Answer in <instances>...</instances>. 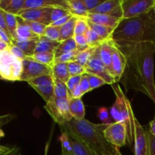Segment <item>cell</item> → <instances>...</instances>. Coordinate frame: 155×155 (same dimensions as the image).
Returning a JSON list of instances; mask_svg holds the SVG:
<instances>
[{
  "instance_id": "cell-40",
  "label": "cell",
  "mask_w": 155,
  "mask_h": 155,
  "mask_svg": "<svg viewBox=\"0 0 155 155\" xmlns=\"http://www.w3.org/2000/svg\"><path fill=\"white\" fill-rule=\"evenodd\" d=\"M78 53L79 51L75 50V51L62 54L60 57L56 58L54 60V63H70V62L75 61L76 56Z\"/></svg>"
},
{
  "instance_id": "cell-28",
  "label": "cell",
  "mask_w": 155,
  "mask_h": 155,
  "mask_svg": "<svg viewBox=\"0 0 155 155\" xmlns=\"http://www.w3.org/2000/svg\"><path fill=\"white\" fill-rule=\"evenodd\" d=\"M37 42L38 41L35 40H23L19 39L12 40V43L19 47L27 54V57H32L34 54Z\"/></svg>"
},
{
  "instance_id": "cell-14",
  "label": "cell",
  "mask_w": 155,
  "mask_h": 155,
  "mask_svg": "<svg viewBox=\"0 0 155 155\" xmlns=\"http://www.w3.org/2000/svg\"><path fill=\"white\" fill-rule=\"evenodd\" d=\"M61 133L68 135L74 155H96L75 133L64 126L60 127Z\"/></svg>"
},
{
  "instance_id": "cell-11",
  "label": "cell",
  "mask_w": 155,
  "mask_h": 155,
  "mask_svg": "<svg viewBox=\"0 0 155 155\" xmlns=\"http://www.w3.org/2000/svg\"><path fill=\"white\" fill-rule=\"evenodd\" d=\"M27 83L40 95L46 103L54 96V77L52 75L42 76L30 80Z\"/></svg>"
},
{
  "instance_id": "cell-31",
  "label": "cell",
  "mask_w": 155,
  "mask_h": 155,
  "mask_svg": "<svg viewBox=\"0 0 155 155\" xmlns=\"http://www.w3.org/2000/svg\"><path fill=\"white\" fill-rule=\"evenodd\" d=\"M6 24L8 30L12 36V40L17 38V28H18V17L15 15L8 14L5 12Z\"/></svg>"
},
{
  "instance_id": "cell-42",
  "label": "cell",
  "mask_w": 155,
  "mask_h": 155,
  "mask_svg": "<svg viewBox=\"0 0 155 155\" xmlns=\"http://www.w3.org/2000/svg\"><path fill=\"white\" fill-rule=\"evenodd\" d=\"M87 74L89 85H90L91 90H93L94 89H96V88L100 87V86L106 84L105 82L102 79L100 78V77L95 75H92V74Z\"/></svg>"
},
{
  "instance_id": "cell-32",
  "label": "cell",
  "mask_w": 155,
  "mask_h": 155,
  "mask_svg": "<svg viewBox=\"0 0 155 155\" xmlns=\"http://www.w3.org/2000/svg\"><path fill=\"white\" fill-rule=\"evenodd\" d=\"M96 48L97 47H95V48L89 47V48L84 50V51H79V53L76 56L75 61L85 68L88 64V62H89V61L92 58V56L93 55L94 52L96 50Z\"/></svg>"
},
{
  "instance_id": "cell-30",
  "label": "cell",
  "mask_w": 155,
  "mask_h": 155,
  "mask_svg": "<svg viewBox=\"0 0 155 155\" xmlns=\"http://www.w3.org/2000/svg\"><path fill=\"white\" fill-rule=\"evenodd\" d=\"M54 95L59 98L69 99V90L66 83L54 77Z\"/></svg>"
},
{
  "instance_id": "cell-44",
  "label": "cell",
  "mask_w": 155,
  "mask_h": 155,
  "mask_svg": "<svg viewBox=\"0 0 155 155\" xmlns=\"http://www.w3.org/2000/svg\"><path fill=\"white\" fill-rule=\"evenodd\" d=\"M8 49L10 50L11 52H12V54L15 56V57H17L18 58H19L20 60L23 61V60H24L25 58H27V54H26L25 53H24V51H23L22 50L19 48V47H18L17 45H14L13 43H12V45H9Z\"/></svg>"
},
{
  "instance_id": "cell-39",
  "label": "cell",
  "mask_w": 155,
  "mask_h": 155,
  "mask_svg": "<svg viewBox=\"0 0 155 155\" xmlns=\"http://www.w3.org/2000/svg\"><path fill=\"white\" fill-rule=\"evenodd\" d=\"M26 22L27 23L30 27L31 28L32 31L35 33L36 35H37L38 36H43L45 35V29H46L47 26L45 24H40V23L35 22V21H27L25 20Z\"/></svg>"
},
{
  "instance_id": "cell-38",
  "label": "cell",
  "mask_w": 155,
  "mask_h": 155,
  "mask_svg": "<svg viewBox=\"0 0 155 155\" xmlns=\"http://www.w3.org/2000/svg\"><path fill=\"white\" fill-rule=\"evenodd\" d=\"M89 28V25H88V21L86 18H77V21L75 26V36L85 35Z\"/></svg>"
},
{
  "instance_id": "cell-25",
  "label": "cell",
  "mask_w": 155,
  "mask_h": 155,
  "mask_svg": "<svg viewBox=\"0 0 155 155\" xmlns=\"http://www.w3.org/2000/svg\"><path fill=\"white\" fill-rule=\"evenodd\" d=\"M51 69L53 77L64 83H66L71 77L68 70V63H54Z\"/></svg>"
},
{
  "instance_id": "cell-46",
  "label": "cell",
  "mask_w": 155,
  "mask_h": 155,
  "mask_svg": "<svg viewBox=\"0 0 155 155\" xmlns=\"http://www.w3.org/2000/svg\"><path fill=\"white\" fill-rule=\"evenodd\" d=\"M80 89H81V91H82V92H83V95H84L85 93H86V92L92 91L91 90L90 85H89V80H88V77H87V74H83V75L82 76L81 81H80Z\"/></svg>"
},
{
  "instance_id": "cell-54",
  "label": "cell",
  "mask_w": 155,
  "mask_h": 155,
  "mask_svg": "<svg viewBox=\"0 0 155 155\" xmlns=\"http://www.w3.org/2000/svg\"><path fill=\"white\" fill-rule=\"evenodd\" d=\"M15 117V114L2 115V116H0V123H2L3 125H5L6 124H8V123H9L10 121H12Z\"/></svg>"
},
{
  "instance_id": "cell-55",
  "label": "cell",
  "mask_w": 155,
  "mask_h": 155,
  "mask_svg": "<svg viewBox=\"0 0 155 155\" xmlns=\"http://www.w3.org/2000/svg\"><path fill=\"white\" fill-rule=\"evenodd\" d=\"M21 150L17 146H13L11 148V149L8 151L5 152V154L2 155H21Z\"/></svg>"
},
{
  "instance_id": "cell-22",
  "label": "cell",
  "mask_w": 155,
  "mask_h": 155,
  "mask_svg": "<svg viewBox=\"0 0 155 155\" xmlns=\"http://www.w3.org/2000/svg\"><path fill=\"white\" fill-rule=\"evenodd\" d=\"M69 108L74 119L77 120L85 119V106L81 98H69Z\"/></svg>"
},
{
  "instance_id": "cell-27",
  "label": "cell",
  "mask_w": 155,
  "mask_h": 155,
  "mask_svg": "<svg viewBox=\"0 0 155 155\" xmlns=\"http://www.w3.org/2000/svg\"><path fill=\"white\" fill-rule=\"evenodd\" d=\"M88 25H89V28L93 30L95 33H96L103 40L105 41L112 38V35L114 31V29L101 25V24H95V23H92L89 21H88Z\"/></svg>"
},
{
  "instance_id": "cell-33",
  "label": "cell",
  "mask_w": 155,
  "mask_h": 155,
  "mask_svg": "<svg viewBox=\"0 0 155 155\" xmlns=\"http://www.w3.org/2000/svg\"><path fill=\"white\" fill-rule=\"evenodd\" d=\"M30 58L36 61L43 64L48 65L50 67H52L54 65V60H55L54 54L48 52L37 53V54H34Z\"/></svg>"
},
{
  "instance_id": "cell-45",
  "label": "cell",
  "mask_w": 155,
  "mask_h": 155,
  "mask_svg": "<svg viewBox=\"0 0 155 155\" xmlns=\"http://www.w3.org/2000/svg\"><path fill=\"white\" fill-rule=\"evenodd\" d=\"M82 76H76V77H70L68 81L66 83L67 86H68V90H69V93L74 90V88H76L77 86L80 85V81H81Z\"/></svg>"
},
{
  "instance_id": "cell-51",
  "label": "cell",
  "mask_w": 155,
  "mask_h": 155,
  "mask_svg": "<svg viewBox=\"0 0 155 155\" xmlns=\"http://www.w3.org/2000/svg\"><path fill=\"white\" fill-rule=\"evenodd\" d=\"M83 94L82 92L81 89H80V86H77V87L74 88V90L69 93V98H81Z\"/></svg>"
},
{
  "instance_id": "cell-9",
  "label": "cell",
  "mask_w": 155,
  "mask_h": 155,
  "mask_svg": "<svg viewBox=\"0 0 155 155\" xmlns=\"http://www.w3.org/2000/svg\"><path fill=\"white\" fill-rule=\"evenodd\" d=\"M85 70H86V74H92V75L100 77L105 82L106 84L112 85L116 83L114 77L110 74L107 67L100 58L97 48L93 55L92 56L86 66L85 67Z\"/></svg>"
},
{
  "instance_id": "cell-53",
  "label": "cell",
  "mask_w": 155,
  "mask_h": 155,
  "mask_svg": "<svg viewBox=\"0 0 155 155\" xmlns=\"http://www.w3.org/2000/svg\"><path fill=\"white\" fill-rule=\"evenodd\" d=\"M2 126H3V124L0 123V139H1L2 138L4 137V136H5L4 132H3V130L1 129V127H2ZM10 149H11L10 147L4 146V145H0V155L5 154V153L7 152V151H8Z\"/></svg>"
},
{
  "instance_id": "cell-47",
  "label": "cell",
  "mask_w": 155,
  "mask_h": 155,
  "mask_svg": "<svg viewBox=\"0 0 155 155\" xmlns=\"http://www.w3.org/2000/svg\"><path fill=\"white\" fill-rule=\"evenodd\" d=\"M83 1L86 5V8H87L88 12H89L90 11L93 10L95 8L98 7L104 0H83Z\"/></svg>"
},
{
  "instance_id": "cell-58",
  "label": "cell",
  "mask_w": 155,
  "mask_h": 155,
  "mask_svg": "<svg viewBox=\"0 0 155 155\" xmlns=\"http://www.w3.org/2000/svg\"><path fill=\"white\" fill-rule=\"evenodd\" d=\"M48 145H49V142L46 144V146H45V155L48 154Z\"/></svg>"
},
{
  "instance_id": "cell-23",
  "label": "cell",
  "mask_w": 155,
  "mask_h": 155,
  "mask_svg": "<svg viewBox=\"0 0 155 155\" xmlns=\"http://www.w3.org/2000/svg\"><path fill=\"white\" fill-rule=\"evenodd\" d=\"M60 42H55V41H51L50 39H47L45 36H40L39 41L37 42L36 50H35L34 54L37 53H52L54 54L56 49L58 47Z\"/></svg>"
},
{
  "instance_id": "cell-59",
  "label": "cell",
  "mask_w": 155,
  "mask_h": 155,
  "mask_svg": "<svg viewBox=\"0 0 155 155\" xmlns=\"http://www.w3.org/2000/svg\"><path fill=\"white\" fill-rule=\"evenodd\" d=\"M153 11H154V13L155 15V4H154V8H153Z\"/></svg>"
},
{
  "instance_id": "cell-6",
  "label": "cell",
  "mask_w": 155,
  "mask_h": 155,
  "mask_svg": "<svg viewBox=\"0 0 155 155\" xmlns=\"http://www.w3.org/2000/svg\"><path fill=\"white\" fill-rule=\"evenodd\" d=\"M22 61L15 57L8 48L0 51V77L8 81H20Z\"/></svg>"
},
{
  "instance_id": "cell-17",
  "label": "cell",
  "mask_w": 155,
  "mask_h": 155,
  "mask_svg": "<svg viewBox=\"0 0 155 155\" xmlns=\"http://www.w3.org/2000/svg\"><path fill=\"white\" fill-rule=\"evenodd\" d=\"M113 39H109L107 40L104 41L100 45L97 47L98 55L102 61L103 63L105 64L110 74L113 75L111 68V61H112V49H113ZM114 77V76H113Z\"/></svg>"
},
{
  "instance_id": "cell-36",
  "label": "cell",
  "mask_w": 155,
  "mask_h": 155,
  "mask_svg": "<svg viewBox=\"0 0 155 155\" xmlns=\"http://www.w3.org/2000/svg\"><path fill=\"white\" fill-rule=\"evenodd\" d=\"M59 139H60L61 144V155H74L68 135L66 133H62Z\"/></svg>"
},
{
  "instance_id": "cell-52",
  "label": "cell",
  "mask_w": 155,
  "mask_h": 155,
  "mask_svg": "<svg viewBox=\"0 0 155 155\" xmlns=\"http://www.w3.org/2000/svg\"><path fill=\"white\" fill-rule=\"evenodd\" d=\"M150 144V155H155V137L148 131Z\"/></svg>"
},
{
  "instance_id": "cell-3",
  "label": "cell",
  "mask_w": 155,
  "mask_h": 155,
  "mask_svg": "<svg viewBox=\"0 0 155 155\" xmlns=\"http://www.w3.org/2000/svg\"><path fill=\"white\" fill-rule=\"evenodd\" d=\"M108 125L109 124H93L86 119L77 120L73 118L63 126L75 133L96 155H122L120 148L109 143L105 139L104 132Z\"/></svg>"
},
{
  "instance_id": "cell-57",
  "label": "cell",
  "mask_w": 155,
  "mask_h": 155,
  "mask_svg": "<svg viewBox=\"0 0 155 155\" xmlns=\"http://www.w3.org/2000/svg\"><path fill=\"white\" fill-rule=\"evenodd\" d=\"M8 44H7L5 42H4V41L0 39V51L7 49V48H8Z\"/></svg>"
},
{
  "instance_id": "cell-15",
  "label": "cell",
  "mask_w": 155,
  "mask_h": 155,
  "mask_svg": "<svg viewBox=\"0 0 155 155\" xmlns=\"http://www.w3.org/2000/svg\"><path fill=\"white\" fill-rule=\"evenodd\" d=\"M126 64H127V59H126L125 56L114 41L113 49H112L111 68L113 76L116 80V83L120 82V80L121 77L124 74V70H125Z\"/></svg>"
},
{
  "instance_id": "cell-43",
  "label": "cell",
  "mask_w": 155,
  "mask_h": 155,
  "mask_svg": "<svg viewBox=\"0 0 155 155\" xmlns=\"http://www.w3.org/2000/svg\"><path fill=\"white\" fill-rule=\"evenodd\" d=\"M76 44H77V50L79 51H83L89 48L86 41V35H78L74 36Z\"/></svg>"
},
{
  "instance_id": "cell-37",
  "label": "cell",
  "mask_w": 155,
  "mask_h": 155,
  "mask_svg": "<svg viewBox=\"0 0 155 155\" xmlns=\"http://www.w3.org/2000/svg\"><path fill=\"white\" fill-rule=\"evenodd\" d=\"M68 70H69V74L71 77L82 76L86 74V70L84 67L81 66L76 61L68 63Z\"/></svg>"
},
{
  "instance_id": "cell-49",
  "label": "cell",
  "mask_w": 155,
  "mask_h": 155,
  "mask_svg": "<svg viewBox=\"0 0 155 155\" xmlns=\"http://www.w3.org/2000/svg\"><path fill=\"white\" fill-rule=\"evenodd\" d=\"M98 117L100 118L101 121H103V124H110L109 121V112L106 107H101L98 110Z\"/></svg>"
},
{
  "instance_id": "cell-24",
  "label": "cell",
  "mask_w": 155,
  "mask_h": 155,
  "mask_svg": "<svg viewBox=\"0 0 155 155\" xmlns=\"http://www.w3.org/2000/svg\"><path fill=\"white\" fill-rule=\"evenodd\" d=\"M120 3L121 0H104L98 7H96L93 10L90 11L89 14L110 15L117 8L119 7Z\"/></svg>"
},
{
  "instance_id": "cell-5",
  "label": "cell",
  "mask_w": 155,
  "mask_h": 155,
  "mask_svg": "<svg viewBox=\"0 0 155 155\" xmlns=\"http://www.w3.org/2000/svg\"><path fill=\"white\" fill-rule=\"evenodd\" d=\"M154 4L155 0H121L110 15L121 20L136 18L152 10Z\"/></svg>"
},
{
  "instance_id": "cell-10",
  "label": "cell",
  "mask_w": 155,
  "mask_h": 155,
  "mask_svg": "<svg viewBox=\"0 0 155 155\" xmlns=\"http://www.w3.org/2000/svg\"><path fill=\"white\" fill-rule=\"evenodd\" d=\"M104 133L107 142L117 148H120L127 145V128L123 123H110Z\"/></svg>"
},
{
  "instance_id": "cell-18",
  "label": "cell",
  "mask_w": 155,
  "mask_h": 155,
  "mask_svg": "<svg viewBox=\"0 0 155 155\" xmlns=\"http://www.w3.org/2000/svg\"><path fill=\"white\" fill-rule=\"evenodd\" d=\"M86 19L92 23L101 24V25L110 27V28H113L114 30L117 27L120 21H122L120 18L111 16V15H99V14H89L88 18Z\"/></svg>"
},
{
  "instance_id": "cell-1",
  "label": "cell",
  "mask_w": 155,
  "mask_h": 155,
  "mask_svg": "<svg viewBox=\"0 0 155 155\" xmlns=\"http://www.w3.org/2000/svg\"><path fill=\"white\" fill-rule=\"evenodd\" d=\"M115 43L127 59L125 70L120 80L125 90L134 89L142 92L155 104V45L149 42Z\"/></svg>"
},
{
  "instance_id": "cell-4",
  "label": "cell",
  "mask_w": 155,
  "mask_h": 155,
  "mask_svg": "<svg viewBox=\"0 0 155 155\" xmlns=\"http://www.w3.org/2000/svg\"><path fill=\"white\" fill-rule=\"evenodd\" d=\"M111 87L116 95V100L110 110V115L114 122H120L125 124L127 128V145L134 149L135 120L136 117L133 113L131 103L124 93L120 86L112 84Z\"/></svg>"
},
{
  "instance_id": "cell-56",
  "label": "cell",
  "mask_w": 155,
  "mask_h": 155,
  "mask_svg": "<svg viewBox=\"0 0 155 155\" xmlns=\"http://www.w3.org/2000/svg\"><path fill=\"white\" fill-rule=\"evenodd\" d=\"M149 132L155 137V117L149 124Z\"/></svg>"
},
{
  "instance_id": "cell-35",
  "label": "cell",
  "mask_w": 155,
  "mask_h": 155,
  "mask_svg": "<svg viewBox=\"0 0 155 155\" xmlns=\"http://www.w3.org/2000/svg\"><path fill=\"white\" fill-rule=\"evenodd\" d=\"M44 36L51 41L60 42L61 27H54L51 25L47 26Z\"/></svg>"
},
{
  "instance_id": "cell-29",
  "label": "cell",
  "mask_w": 155,
  "mask_h": 155,
  "mask_svg": "<svg viewBox=\"0 0 155 155\" xmlns=\"http://www.w3.org/2000/svg\"><path fill=\"white\" fill-rule=\"evenodd\" d=\"M75 50H77V44H76L75 39H74V37L71 38V39L60 42V44L54 53V56L56 58L60 57L62 54L75 51Z\"/></svg>"
},
{
  "instance_id": "cell-34",
  "label": "cell",
  "mask_w": 155,
  "mask_h": 155,
  "mask_svg": "<svg viewBox=\"0 0 155 155\" xmlns=\"http://www.w3.org/2000/svg\"><path fill=\"white\" fill-rule=\"evenodd\" d=\"M85 35H86V41H87V44L89 47H92V48L98 47L104 41L96 33H95L93 30H91L90 28L88 29L87 32Z\"/></svg>"
},
{
  "instance_id": "cell-12",
  "label": "cell",
  "mask_w": 155,
  "mask_h": 155,
  "mask_svg": "<svg viewBox=\"0 0 155 155\" xmlns=\"http://www.w3.org/2000/svg\"><path fill=\"white\" fill-rule=\"evenodd\" d=\"M135 155H150L148 131L145 130L137 119L135 120Z\"/></svg>"
},
{
  "instance_id": "cell-50",
  "label": "cell",
  "mask_w": 155,
  "mask_h": 155,
  "mask_svg": "<svg viewBox=\"0 0 155 155\" xmlns=\"http://www.w3.org/2000/svg\"><path fill=\"white\" fill-rule=\"evenodd\" d=\"M72 17H73L72 15H67V16H65V17H64V18L59 19L58 21L52 23V24H51V26H54V27H62V26L64 25V24H66V23L68 22V21H69V20L71 19Z\"/></svg>"
},
{
  "instance_id": "cell-2",
  "label": "cell",
  "mask_w": 155,
  "mask_h": 155,
  "mask_svg": "<svg viewBox=\"0 0 155 155\" xmlns=\"http://www.w3.org/2000/svg\"><path fill=\"white\" fill-rule=\"evenodd\" d=\"M116 42H149L155 45V15L149 12L130 19L122 20L114 31Z\"/></svg>"
},
{
  "instance_id": "cell-26",
  "label": "cell",
  "mask_w": 155,
  "mask_h": 155,
  "mask_svg": "<svg viewBox=\"0 0 155 155\" xmlns=\"http://www.w3.org/2000/svg\"><path fill=\"white\" fill-rule=\"evenodd\" d=\"M77 21V18L73 16L64 25L61 27L60 42L74 37V36H75V26Z\"/></svg>"
},
{
  "instance_id": "cell-16",
  "label": "cell",
  "mask_w": 155,
  "mask_h": 155,
  "mask_svg": "<svg viewBox=\"0 0 155 155\" xmlns=\"http://www.w3.org/2000/svg\"><path fill=\"white\" fill-rule=\"evenodd\" d=\"M61 8L68 10V0H25L24 9Z\"/></svg>"
},
{
  "instance_id": "cell-48",
  "label": "cell",
  "mask_w": 155,
  "mask_h": 155,
  "mask_svg": "<svg viewBox=\"0 0 155 155\" xmlns=\"http://www.w3.org/2000/svg\"><path fill=\"white\" fill-rule=\"evenodd\" d=\"M0 30L4 31L5 33H7L9 37L12 39V36H11L10 33H9L8 30L7 24H6V21H5V12L2 10L0 8Z\"/></svg>"
},
{
  "instance_id": "cell-19",
  "label": "cell",
  "mask_w": 155,
  "mask_h": 155,
  "mask_svg": "<svg viewBox=\"0 0 155 155\" xmlns=\"http://www.w3.org/2000/svg\"><path fill=\"white\" fill-rule=\"evenodd\" d=\"M18 17V16H17ZM17 39L23 40L39 41V36L32 31L30 26L23 18L18 17V28H17ZM15 40V39H14Z\"/></svg>"
},
{
  "instance_id": "cell-7",
  "label": "cell",
  "mask_w": 155,
  "mask_h": 155,
  "mask_svg": "<svg viewBox=\"0 0 155 155\" xmlns=\"http://www.w3.org/2000/svg\"><path fill=\"white\" fill-rule=\"evenodd\" d=\"M45 109L53 120L60 127L73 119L69 108V99L53 97L45 105Z\"/></svg>"
},
{
  "instance_id": "cell-8",
  "label": "cell",
  "mask_w": 155,
  "mask_h": 155,
  "mask_svg": "<svg viewBox=\"0 0 155 155\" xmlns=\"http://www.w3.org/2000/svg\"><path fill=\"white\" fill-rule=\"evenodd\" d=\"M22 73L20 81L28 82L44 75H52L51 67L36 61L30 57L22 61Z\"/></svg>"
},
{
  "instance_id": "cell-21",
  "label": "cell",
  "mask_w": 155,
  "mask_h": 155,
  "mask_svg": "<svg viewBox=\"0 0 155 155\" xmlns=\"http://www.w3.org/2000/svg\"><path fill=\"white\" fill-rule=\"evenodd\" d=\"M25 0H0V8L5 12L18 15L24 9Z\"/></svg>"
},
{
  "instance_id": "cell-13",
  "label": "cell",
  "mask_w": 155,
  "mask_h": 155,
  "mask_svg": "<svg viewBox=\"0 0 155 155\" xmlns=\"http://www.w3.org/2000/svg\"><path fill=\"white\" fill-rule=\"evenodd\" d=\"M53 8H43L23 9L17 16L24 20L40 23L46 26L51 25V16Z\"/></svg>"
},
{
  "instance_id": "cell-20",
  "label": "cell",
  "mask_w": 155,
  "mask_h": 155,
  "mask_svg": "<svg viewBox=\"0 0 155 155\" xmlns=\"http://www.w3.org/2000/svg\"><path fill=\"white\" fill-rule=\"evenodd\" d=\"M68 11L73 16L78 18H87L89 12L83 0H68Z\"/></svg>"
},
{
  "instance_id": "cell-41",
  "label": "cell",
  "mask_w": 155,
  "mask_h": 155,
  "mask_svg": "<svg viewBox=\"0 0 155 155\" xmlns=\"http://www.w3.org/2000/svg\"><path fill=\"white\" fill-rule=\"evenodd\" d=\"M68 15H71L69 12V11L64 8H56L53 9V12L51 13V24L55 21H58L61 18H64V17L67 16Z\"/></svg>"
}]
</instances>
